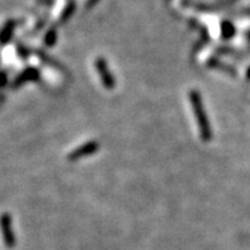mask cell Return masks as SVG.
<instances>
[{
	"label": "cell",
	"mask_w": 250,
	"mask_h": 250,
	"mask_svg": "<svg viewBox=\"0 0 250 250\" xmlns=\"http://www.w3.org/2000/svg\"><path fill=\"white\" fill-rule=\"evenodd\" d=\"M191 105H193V111H194L195 119H197V123L199 125V130H201V134L203 137L204 141L211 138V129H209V123L207 122V118H206V112L203 109V104H202V100L199 97V93L191 92L190 96Z\"/></svg>",
	"instance_id": "6da1fadb"
},
{
	"label": "cell",
	"mask_w": 250,
	"mask_h": 250,
	"mask_svg": "<svg viewBox=\"0 0 250 250\" xmlns=\"http://www.w3.org/2000/svg\"><path fill=\"white\" fill-rule=\"evenodd\" d=\"M96 68H97L99 73L101 74V79L105 87L112 88L114 87V79H112L111 73H110L109 68H107V64H105V62L102 59H99L97 62H96Z\"/></svg>",
	"instance_id": "7a4b0ae2"
},
{
	"label": "cell",
	"mask_w": 250,
	"mask_h": 250,
	"mask_svg": "<svg viewBox=\"0 0 250 250\" xmlns=\"http://www.w3.org/2000/svg\"><path fill=\"white\" fill-rule=\"evenodd\" d=\"M95 149H97V145H95V143H91V145H87V146H82V148L78 149V151H74L70 155V157L72 158H79L82 157L84 153L86 155H88V153H92Z\"/></svg>",
	"instance_id": "3957f363"
}]
</instances>
